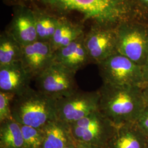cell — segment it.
I'll return each instance as SVG.
<instances>
[{
  "label": "cell",
  "instance_id": "cell-8",
  "mask_svg": "<svg viewBox=\"0 0 148 148\" xmlns=\"http://www.w3.org/2000/svg\"><path fill=\"white\" fill-rule=\"evenodd\" d=\"M98 90L84 92L78 90L69 96L57 99V118L71 123L98 110Z\"/></svg>",
  "mask_w": 148,
  "mask_h": 148
},
{
  "label": "cell",
  "instance_id": "cell-4",
  "mask_svg": "<svg viewBox=\"0 0 148 148\" xmlns=\"http://www.w3.org/2000/svg\"><path fill=\"white\" fill-rule=\"evenodd\" d=\"M117 51L142 66L148 58V24L140 20L124 21L116 27Z\"/></svg>",
  "mask_w": 148,
  "mask_h": 148
},
{
  "label": "cell",
  "instance_id": "cell-24",
  "mask_svg": "<svg viewBox=\"0 0 148 148\" xmlns=\"http://www.w3.org/2000/svg\"><path fill=\"white\" fill-rule=\"evenodd\" d=\"M142 73L143 76V84L144 86L148 85V58L144 63L143 65L141 66Z\"/></svg>",
  "mask_w": 148,
  "mask_h": 148
},
{
  "label": "cell",
  "instance_id": "cell-25",
  "mask_svg": "<svg viewBox=\"0 0 148 148\" xmlns=\"http://www.w3.org/2000/svg\"><path fill=\"white\" fill-rule=\"evenodd\" d=\"M75 147L76 148H104L95 145L81 142H76Z\"/></svg>",
  "mask_w": 148,
  "mask_h": 148
},
{
  "label": "cell",
  "instance_id": "cell-29",
  "mask_svg": "<svg viewBox=\"0 0 148 148\" xmlns=\"http://www.w3.org/2000/svg\"><path fill=\"white\" fill-rule=\"evenodd\" d=\"M145 148H148V139H147L146 144H145Z\"/></svg>",
  "mask_w": 148,
  "mask_h": 148
},
{
  "label": "cell",
  "instance_id": "cell-18",
  "mask_svg": "<svg viewBox=\"0 0 148 148\" xmlns=\"http://www.w3.org/2000/svg\"><path fill=\"white\" fill-rule=\"evenodd\" d=\"M21 46L11 35L1 37L0 66L21 61Z\"/></svg>",
  "mask_w": 148,
  "mask_h": 148
},
{
  "label": "cell",
  "instance_id": "cell-3",
  "mask_svg": "<svg viewBox=\"0 0 148 148\" xmlns=\"http://www.w3.org/2000/svg\"><path fill=\"white\" fill-rule=\"evenodd\" d=\"M57 99L30 87L15 95L11 103L12 119L20 125L42 128L57 119Z\"/></svg>",
  "mask_w": 148,
  "mask_h": 148
},
{
  "label": "cell",
  "instance_id": "cell-9",
  "mask_svg": "<svg viewBox=\"0 0 148 148\" xmlns=\"http://www.w3.org/2000/svg\"><path fill=\"white\" fill-rule=\"evenodd\" d=\"M116 27L95 24L84 36L90 63L98 64L117 52Z\"/></svg>",
  "mask_w": 148,
  "mask_h": 148
},
{
  "label": "cell",
  "instance_id": "cell-15",
  "mask_svg": "<svg viewBox=\"0 0 148 148\" xmlns=\"http://www.w3.org/2000/svg\"><path fill=\"white\" fill-rule=\"evenodd\" d=\"M11 35L21 46L37 41L35 17L29 12L18 14L13 23V32Z\"/></svg>",
  "mask_w": 148,
  "mask_h": 148
},
{
  "label": "cell",
  "instance_id": "cell-27",
  "mask_svg": "<svg viewBox=\"0 0 148 148\" xmlns=\"http://www.w3.org/2000/svg\"><path fill=\"white\" fill-rule=\"evenodd\" d=\"M75 143H73V144H70L68 145L65 147L64 148H76L75 147Z\"/></svg>",
  "mask_w": 148,
  "mask_h": 148
},
{
  "label": "cell",
  "instance_id": "cell-5",
  "mask_svg": "<svg viewBox=\"0 0 148 148\" xmlns=\"http://www.w3.org/2000/svg\"><path fill=\"white\" fill-rule=\"evenodd\" d=\"M97 65L103 84L144 86L141 66L120 53H115Z\"/></svg>",
  "mask_w": 148,
  "mask_h": 148
},
{
  "label": "cell",
  "instance_id": "cell-14",
  "mask_svg": "<svg viewBox=\"0 0 148 148\" xmlns=\"http://www.w3.org/2000/svg\"><path fill=\"white\" fill-rule=\"evenodd\" d=\"M44 134L43 148H64L76 143L70 124L59 119L49 122L41 128Z\"/></svg>",
  "mask_w": 148,
  "mask_h": 148
},
{
  "label": "cell",
  "instance_id": "cell-7",
  "mask_svg": "<svg viewBox=\"0 0 148 148\" xmlns=\"http://www.w3.org/2000/svg\"><path fill=\"white\" fill-rule=\"evenodd\" d=\"M76 73L53 62L35 79L37 90L56 99L70 95L77 91Z\"/></svg>",
  "mask_w": 148,
  "mask_h": 148
},
{
  "label": "cell",
  "instance_id": "cell-26",
  "mask_svg": "<svg viewBox=\"0 0 148 148\" xmlns=\"http://www.w3.org/2000/svg\"><path fill=\"white\" fill-rule=\"evenodd\" d=\"M143 91L146 103H148V85L143 87Z\"/></svg>",
  "mask_w": 148,
  "mask_h": 148
},
{
  "label": "cell",
  "instance_id": "cell-13",
  "mask_svg": "<svg viewBox=\"0 0 148 148\" xmlns=\"http://www.w3.org/2000/svg\"><path fill=\"white\" fill-rule=\"evenodd\" d=\"M148 138L136 123L117 127L104 148H145Z\"/></svg>",
  "mask_w": 148,
  "mask_h": 148
},
{
  "label": "cell",
  "instance_id": "cell-23",
  "mask_svg": "<svg viewBox=\"0 0 148 148\" xmlns=\"http://www.w3.org/2000/svg\"><path fill=\"white\" fill-rule=\"evenodd\" d=\"M132 1L145 19V15L148 12V0H132Z\"/></svg>",
  "mask_w": 148,
  "mask_h": 148
},
{
  "label": "cell",
  "instance_id": "cell-20",
  "mask_svg": "<svg viewBox=\"0 0 148 148\" xmlns=\"http://www.w3.org/2000/svg\"><path fill=\"white\" fill-rule=\"evenodd\" d=\"M24 148H43L44 134L41 128L21 125Z\"/></svg>",
  "mask_w": 148,
  "mask_h": 148
},
{
  "label": "cell",
  "instance_id": "cell-21",
  "mask_svg": "<svg viewBox=\"0 0 148 148\" xmlns=\"http://www.w3.org/2000/svg\"><path fill=\"white\" fill-rule=\"evenodd\" d=\"M15 95L0 91V123L12 119L11 103Z\"/></svg>",
  "mask_w": 148,
  "mask_h": 148
},
{
  "label": "cell",
  "instance_id": "cell-16",
  "mask_svg": "<svg viewBox=\"0 0 148 148\" xmlns=\"http://www.w3.org/2000/svg\"><path fill=\"white\" fill-rule=\"evenodd\" d=\"M0 148H24L21 125L13 119L0 123Z\"/></svg>",
  "mask_w": 148,
  "mask_h": 148
},
{
  "label": "cell",
  "instance_id": "cell-6",
  "mask_svg": "<svg viewBox=\"0 0 148 148\" xmlns=\"http://www.w3.org/2000/svg\"><path fill=\"white\" fill-rule=\"evenodd\" d=\"M69 124L76 142L88 143L103 148L117 128L98 110Z\"/></svg>",
  "mask_w": 148,
  "mask_h": 148
},
{
  "label": "cell",
  "instance_id": "cell-2",
  "mask_svg": "<svg viewBox=\"0 0 148 148\" xmlns=\"http://www.w3.org/2000/svg\"><path fill=\"white\" fill-rule=\"evenodd\" d=\"M99 93L98 110L116 127L134 123L147 103L143 87L103 84Z\"/></svg>",
  "mask_w": 148,
  "mask_h": 148
},
{
  "label": "cell",
  "instance_id": "cell-19",
  "mask_svg": "<svg viewBox=\"0 0 148 148\" xmlns=\"http://www.w3.org/2000/svg\"><path fill=\"white\" fill-rule=\"evenodd\" d=\"M35 19L38 40L49 42L57 28L59 21L46 16Z\"/></svg>",
  "mask_w": 148,
  "mask_h": 148
},
{
  "label": "cell",
  "instance_id": "cell-17",
  "mask_svg": "<svg viewBox=\"0 0 148 148\" xmlns=\"http://www.w3.org/2000/svg\"><path fill=\"white\" fill-rule=\"evenodd\" d=\"M82 35V32L77 27L68 22L59 21L57 28L49 42L53 52L68 46Z\"/></svg>",
  "mask_w": 148,
  "mask_h": 148
},
{
  "label": "cell",
  "instance_id": "cell-22",
  "mask_svg": "<svg viewBox=\"0 0 148 148\" xmlns=\"http://www.w3.org/2000/svg\"><path fill=\"white\" fill-rule=\"evenodd\" d=\"M135 123L140 131L148 138V103H147Z\"/></svg>",
  "mask_w": 148,
  "mask_h": 148
},
{
  "label": "cell",
  "instance_id": "cell-10",
  "mask_svg": "<svg viewBox=\"0 0 148 148\" xmlns=\"http://www.w3.org/2000/svg\"><path fill=\"white\" fill-rule=\"evenodd\" d=\"M21 47V63L32 79H35L54 62V52L49 42L37 40Z\"/></svg>",
  "mask_w": 148,
  "mask_h": 148
},
{
  "label": "cell",
  "instance_id": "cell-12",
  "mask_svg": "<svg viewBox=\"0 0 148 148\" xmlns=\"http://www.w3.org/2000/svg\"><path fill=\"white\" fill-rule=\"evenodd\" d=\"M84 35L54 52V62L75 73L90 63L84 44Z\"/></svg>",
  "mask_w": 148,
  "mask_h": 148
},
{
  "label": "cell",
  "instance_id": "cell-28",
  "mask_svg": "<svg viewBox=\"0 0 148 148\" xmlns=\"http://www.w3.org/2000/svg\"><path fill=\"white\" fill-rule=\"evenodd\" d=\"M145 20H146V22L148 23V12L145 15Z\"/></svg>",
  "mask_w": 148,
  "mask_h": 148
},
{
  "label": "cell",
  "instance_id": "cell-11",
  "mask_svg": "<svg viewBox=\"0 0 148 148\" xmlns=\"http://www.w3.org/2000/svg\"><path fill=\"white\" fill-rule=\"evenodd\" d=\"M32 78L21 61L0 66V91L20 95L28 90Z\"/></svg>",
  "mask_w": 148,
  "mask_h": 148
},
{
  "label": "cell",
  "instance_id": "cell-1",
  "mask_svg": "<svg viewBox=\"0 0 148 148\" xmlns=\"http://www.w3.org/2000/svg\"><path fill=\"white\" fill-rule=\"evenodd\" d=\"M63 11H76L95 24L116 27L124 21H145V17L132 0H42Z\"/></svg>",
  "mask_w": 148,
  "mask_h": 148
}]
</instances>
